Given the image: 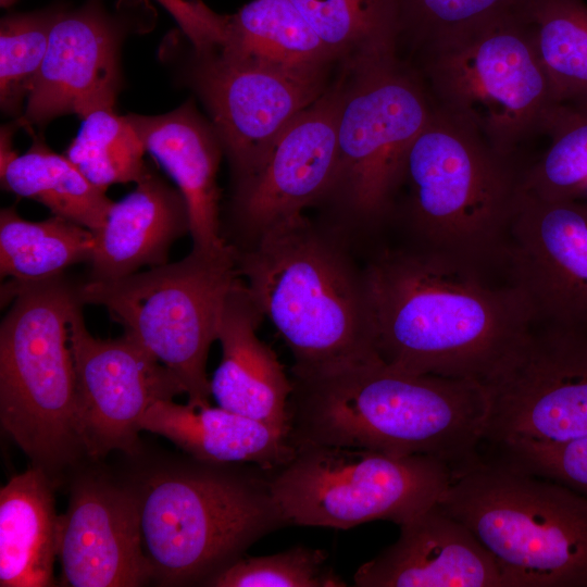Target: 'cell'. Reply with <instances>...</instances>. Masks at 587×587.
<instances>
[{
    "mask_svg": "<svg viewBox=\"0 0 587 587\" xmlns=\"http://www.w3.org/2000/svg\"><path fill=\"white\" fill-rule=\"evenodd\" d=\"M398 539L353 575L358 587H504L486 548L437 503L399 525Z\"/></svg>",
    "mask_w": 587,
    "mask_h": 587,
    "instance_id": "19",
    "label": "cell"
},
{
    "mask_svg": "<svg viewBox=\"0 0 587 587\" xmlns=\"http://www.w3.org/2000/svg\"><path fill=\"white\" fill-rule=\"evenodd\" d=\"M504 261L534 322L587 330V201L545 200L523 190Z\"/></svg>",
    "mask_w": 587,
    "mask_h": 587,
    "instance_id": "17",
    "label": "cell"
},
{
    "mask_svg": "<svg viewBox=\"0 0 587 587\" xmlns=\"http://www.w3.org/2000/svg\"><path fill=\"white\" fill-rule=\"evenodd\" d=\"M12 301L0 325V423L57 489L86 460L77 424V395L70 321L83 304L78 286L63 275L11 279Z\"/></svg>",
    "mask_w": 587,
    "mask_h": 587,
    "instance_id": "5",
    "label": "cell"
},
{
    "mask_svg": "<svg viewBox=\"0 0 587 587\" xmlns=\"http://www.w3.org/2000/svg\"><path fill=\"white\" fill-rule=\"evenodd\" d=\"M483 386L489 413L482 450L587 437V330L533 326Z\"/></svg>",
    "mask_w": 587,
    "mask_h": 587,
    "instance_id": "12",
    "label": "cell"
},
{
    "mask_svg": "<svg viewBox=\"0 0 587 587\" xmlns=\"http://www.w3.org/2000/svg\"><path fill=\"white\" fill-rule=\"evenodd\" d=\"M237 251L191 250L184 259L111 280L78 285L83 304L103 307L124 333L165 365L188 404L210 405L209 349L217 340L225 301L236 280Z\"/></svg>",
    "mask_w": 587,
    "mask_h": 587,
    "instance_id": "10",
    "label": "cell"
},
{
    "mask_svg": "<svg viewBox=\"0 0 587 587\" xmlns=\"http://www.w3.org/2000/svg\"><path fill=\"white\" fill-rule=\"evenodd\" d=\"M8 135L2 130V188L40 202L53 215L98 232L114 203L105 190L93 185L66 155L54 153L43 142H34L25 153L16 154Z\"/></svg>",
    "mask_w": 587,
    "mask_h": 587,
    "instance_id": "25",
    "label": "cell"
},
{
    "mask_svg": "<svg viewBox=\"0 0 587 587\" xmlns=\"http://www.w3.org/2000/svg\"><path fill=\"white\" fill-rule=\"evenodd\" d=\"M137 187L110 209L95 233L91 280H111L168 262L173 243L190 234L186 202L179 192L147 170Z\"/></svg>",
    "mask_w": 587,
    "mask_h": 587,
    "instance_id": "22",
    "label": "cell"
},
{
    "mask_svg": "<svg viewBox=\"0 0 587 587\" xmlns=\"http://www.w3.org/2000/svg\"><path fill=\"white\" fill-rule=\"evenodd\" d=\"M342 74L337 163L320 217L361 247L394 215L408 151L435 103L398 57Z\"/></svg>",
    "mask_w": 587,
    "mask_h": 587,
    "instance_id": "8",
    "label": "cell"
},
{
    "mask_svg": "<svg viewBox=\"0 0 587 587\" xmlns=\"http://www.w3.org/2000/svg\"><path fill=\"white\" fill-rule=\"evenodd\" d=\"M530 0H401V38L420 49L494 18L524 11Z\"/></svg>",
    "mask_w": 587,
    "mask_h": 587,
    "instance_id": "34",
    "label": "cell"
},
{
    "mask_svg": "<svg viewBox=\"0 0 587 587\" xmlns=\"http://www.w3.org/2000/svg\"><path fill=\"white\" fill-rule=\"evenodd\" d=\"M14 1L15 0H0V4H1V7L7 8V7L11 5Z\"/></svg>",
    "mask_w": 587,
    "mask_h": 587,
    "instance_id": "37",
    "label": "cell"
},
{
    "mask_svg": "<svg viewBox=\"0 0 587 587\" xmlns=\"http://www.w3.org/2000/svg\"><path fill=\"white\" fill-rule=\"evenodd\" d=\"M60 514V586L138 587L151 584L135 490L104 460H86L66 484Z\"/></svg>",
    "mask_w": 587,
    "mask_h": 587,
    "instance_id": "16",
    "label": "cell"
},
{
    "mask_svg": "<svg viewBox=\"0 0 587 587\" xmlns=\"http://www.w3.org/2000/svg\"><path fill=\"white\" fill-rule=\"evenodd\" d=\"M82 305L70 321L80 440L90 460L111 452L135 457L143 450L140 421L157 401L184 389L175 375L129 334L98 338L87 329Z\"/></svg>",
    "mask_w": 587,
    "mask_h": 587,
    "instance_id": "14",
    "label": "cell"
},
{
    "mask_svg": "<svg viewBox=\"0 0 587 587\" xmlns=\"http://www.w3.org/2000/svg\"><path fill=\"white\" fill-rule=\"evenodd\" d=\"M263 319L240 276L221 317L222 358L210 379L211 396L223 409L288 432L292 382L276 353L257 335Z\"/></svg>",
    "mask_w": 587,
    "mask_h": 587,
    "instance_id": "20",
    "label": "cell"
},
{
    "mask_svg": "<svg viewBox=\"0 0 587 587\" xmlns=\"http://www.w3.org/2000/svg\"><path fill=\"white\" fill-rule=\"evenodd\" d=\"M363 261L375 349L396 369L483 385L535 325L513 283L494 286L446 253L410 242Z\"/></svg>",
    "mask_w": 587,
    "mask_h": 587,
    "instance_id": "1",
    "label": "cell"
},
{
    "mask_svg": "<svg viewBox=\"0 0 587 587\" xmlns=\"http://www.w3.org/2000/svg\"><path fill=\"white\" fill-rule=\"evenodd\" d=\"M483 459L552 479L587 496V437L559 445L497 446L484 449Z\"/></svg>",
    "mask_w": 587,
    "mask_h": 587,
    "instance_id": "35",
    "label": "cell"
},
{
    "mask_svg": "<svg viewBox=\"0 0 587 587\" xmlns=\"http://www.w3.org/2000/svg\"><path fill=\"white\" fill-rule=\"evenodd\" d=\"M151 584L208 586L265 535L287 526L271 471L184 452L126 457Z\"/></svg>",
    "mask_w": 587,
    "mask_h": 587,
    "instance_id": "3",
    "label": "cell"
},
{
    "mask_svg": "<svg viewBox=\"0 0 587 587\" xmlns=\"http://www.w3.org/2000/svg\"><path fill=\"white\" fill-rule=\"evenodd\" d=\"M142 143L176 183L187 205L192 249L218 252L222 235L216 174L222 146L216 133L186 103L161 115H127Z\"/></svg>",
    "mask_w": 587,
    "mask_h": 587,
    "instance_id": "21",
    "label": "cell"
},
{
    "mask_svg": "<svg viewBox=\"0 0 587 587\" xmlns=\"http://www.w3.org/2000/svg\"><path fill=\"white\" fill-rule=\"evenodd\" d=\"M95 233L64 217L27 221L13 207L0 212V272L18 282L63 275L68 266L90 261Z\"/></svg>",
    "mask_w": 587,
    "mask_h": 587,
    "instance_id": "28",
    "label": "cell"
},
{
    "mask_svg": "<svg viewBox=\"0 0 587 587\" xmlns=\"http://www.w3.org/2000/svg\"><path fill=\"white\" fill-rule=\"evenodd\" d=\"M524 165L435 105L403 167L410 242L482 268L504 260Z\"/></svg>",
    "mask_w": 587,
    "mask_h": 587,
    "instance_id": "6",
    "label": "cell"
},
{
    "mask_svg": "<svg viewBox=\"0 0 587 587\" xmlns=\"http://www.w3.org/2000/svg\"><path fill=\"white\" fill-rule=\"evenodd\" d=\"M237 268L289 348L292 376L379 359L364 261L338 228L301 214L237 251Z\"/></svg>",
    "mask_w": 587,
    "mask_h": 587,
    "instance_id": "4",
    "label": "cell"
},
{
    "mask_svg": "<svg viewBox=\"0 0 587 587\" xmlns=\"http://www.w3.org/2000/svg\"><path fill=\"white\" fill-rule=\"evenodd\" d=\"M342 86L344 74L292 120L249 175L234 182L223 237L237 251L325 198L337 163Z\"/></svg>",
    "mask_w": 587,
    "mask_h": 587,
    "instance_id": "13",
    "label": "cell"
},
{
    "mask_svg": "<svg viewBox=\"0 0 587 587\" xmlns=\"http://www.w3.org/2000/svg\"><path fill=\"white\" fill-rule=\"evenodd\" d=\"M140 428L212 463H249L274 471L296 452L285 429L221 407L195 408L173 399L154 402L142 416Z\"/></svg>",
    "mask_w": 587,
    "mask_h": 587,
    "instance_id": "23",
    "label": "cell"
},
{
    "mask_svg": "<svg viewBox=\"0 0 587 587\" xmlns=\"http://www.w3.org/2000/svg\"><path fill=\"white\" fill-rule=\"evenodd\" d=\"M57 487L33 465L0 489V586H55L60 514Z\"/></svg>",
    "mask_w": 587,
    "mask_h": 587,
    "instance_id": "24",
    "label": "cell"
},
{
    "mask_svg": "<svg viewBox=\"0 0 587 587\" xmlns=\"http://www.w3.org/2000/svg\"><path fill=\"white\" fill-rule=\"evenodd\" d=\"M291 382L287 429L294 447L427 455L453 475L480 460L489 402L478 382L414 374L380 358Z\"/></svg>",
    "mask_w": 587,
    "mask_h": 587,
    "instance_id": "2",
    "label": "cell"
},
{
    "mask_svg": "<svg viewBox=\"0 0 587 587\" xmlns=\"http://www.w3.org/2000/svg\"><path fill=\"white\" fill-rule=\"evenodd\" d=\"M437 505L497 562L504 587H587V496L480 460L453 475Z\"/></svg>",
    "mask_w": 587,
    "mask_h": 587,
    "instance_id": "7",
    "label": "cell"
},
{
    "mask_svg": "<svg viewBox=\"0 0 587 587\" xmlns=\"http://www.w3.org/2000/svg\"><path fill=\"white\" fill-rule=\"evenodd\" d=\"M342 71L398 57L401 0H291Z\"/></svg>",
    "mask_w": 587,
    "mask_h": 587,
    "instance_id": "27",
    "label": "cell"
},
{
    "mask_svg": "<svg viewBox=\"0 0 587 587\" xmlns=\"http://www.w3.org/2000/svg\"><path fill=\"white\" fill-rule=\"evenodd\" d=\"M541 135L549 143L524 165L523 190L545 200L587 201V107L558 104Z\"/></svg>",
    "mask_w": 587,
    "mask_h": 587,
    "instance_id": "30",
    "label": "cell"
},
{
    "mask_svg": "<svg viewBox=\"0 0 587 587\" xmlns=\"http://www.w3.org/2000/svg\"><path fill=\"white\" fill-rule=\"evenodd\" d=\"M146 148L127 116L113 109L92 112L83 120L65 155L97 187L139 182L147 172Z\"/></svg>",
    "mask_w": 587,
    "mask_h": 587,
    "instance_id": "31",
    "label": "cell"
},
{
    "mask_svg": "<svg viewBox=\"0 0 587 587\" xmlns=\"http://www.w3.org/2000/svg\"><path fill=\"white\" fill-rule=\"evenodd\" d=\"M120 33L93 3L59 12L22 122L45 126L54 117L113 109L120 84Z\"/></svg>",
    "mask_w": 587,
    "mask_h": 587,
    "instance_id": "18",
    "label": "cell"
},
{
    "mask_svg": "<svg viewBox=\"0 0 587 587\" xmlns=\"http://www.w3.org/2000/svg\"><path fill=\"white\" fill-rule=\"evenodd\" d=\"M59 12L5 16L0 24V104L18 116L45 60Z\"/></svg>",
    "mask_w": 587,
    "mask_h": 587,
    "instance_id": "32",
    "label": "cell"
},
{
    "mask_svg": "<svg viewBox=\"0 0 587 587\" xmlns=\"http://www.w3.org/2000/svg\"><path fill=\"white\" fill-rule=\"evenodd\" d=\"M177 22L197 55L220 49L225 40L227 15L208 8L201 0H157Z\"/></svg>",
    "mask_w": 587,
    "mask_h": 587,
    "instance_id": "36",
    "label": "cell"
},
{
    "mask_svg": "<svg viewBox=\"0 0 587 587\" xmlns=\"http://www.w3.org/2000/svg\"><path fill=\"white\" fill-rule=\"evenodd\" d=\"M271 471L273 496L288 525L348 529L377 520L401 525L446 494L452 469L427 455L300 445Z\"/></svg>",
    "mask_w": 587,
    "mask_h": 587,
    "instance_id": "11",
    "label": "cell"
},
{
    "mask_svg": "<svg viewBox=\"0 0 587 587\" xmlns=\"http://www.w3.org/2000/svg\"><path fill=\"white\" fill-rule=\"evenodd\" d=\"M419 50L417 71L435 105L473 127L502 155L520 159L560 104L525 10Z\"/></svg>",
    "mask_w": 587,
    "mask_h": 587,
    "instance_id": "9",
    "label": "cell"
},
{
    "mask_svg": "<svg viewBox=\"0 0 587 587\" xmlns=\"http://www.w3.org/2000/svg\"><path fill=\"white\" fill-rule=\"evenodd\" d=\"M324 550L298 545L262 557H242L212 578L210 587H344L326 565Z\"/></svg>",
    "mask_w": 587,
    "mask_h": 587,
    "instance_id": "33",
    "label": "cell"
},
{
    "mask_svg": "<svg viewBox=\"0 0 587 587\" xmlns=\"http://www.w3.org/2000/svg\"><path fill=\"white\" fill-rule=\"evenodd\" d=\"M525 14L558 101L587 107V3L530 0Z\"/></svg>",
    "mask_w": 587,
    "mask_h": 587,
    "instance_id": "29",
    "label": "cell"
},
{
    "mask_svg": "<svg viewBox=\"0 0 587 587\" xmlns=\"http://www.w3.org/2000/svg\"><path fill=\"white\" fill-rule=\"evenodd\" d=\"M197 57L193 82L234 182L249 175L280 133L332 84L330 70H287L220 50Z\"/></svg>",
    "mask_w": 587,
    "mask_h": 587,
    "instance_id": "15",
    "label": "cell"
},
{
    "mask_svg": "<svg viewBox=\"0 0 587 587\" xmlns=\"http://www.w3.org/2000/svg\"><path fill=\"white\" fill-rule=\"evenodd\" d=\"M217 50L296 71L330 70L336 64L291 0H252L227 15L225 40Z\"/></svg>",
    "mask_w": 587,
    "mask_h": 587,
    "instance_id": "26",
    "label": "cell"
}]
</instances>
